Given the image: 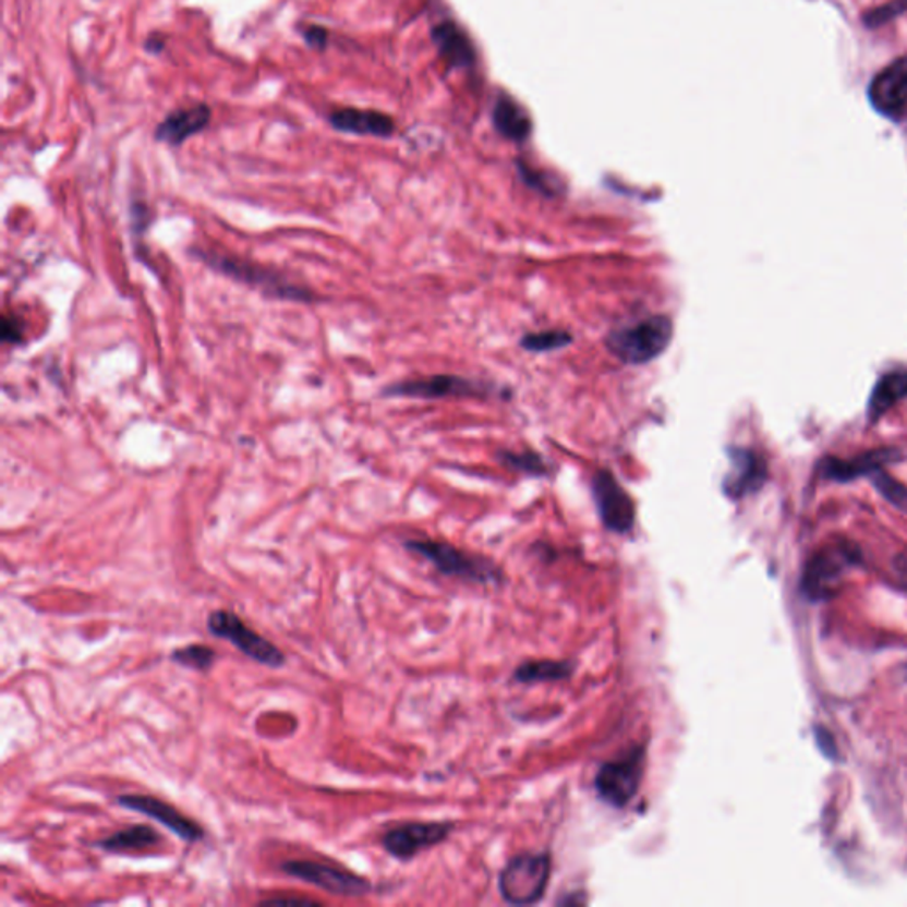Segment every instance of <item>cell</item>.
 I'll list each match as a JSON object with an SVG mask.
<instances>
[{
    "instance_id": "16",
    "label": "cell",
    "mask_w": 907,
    "mask_h": 907,
    "mask_svg": "<svg viewBox=\"0 0 907 907\" xmlns=\"http://www.w3.org/2000/svg\"><path fill=\"white\" fill-rule=\"evenodd\" d=\"M209 121L211 109L208 105L198 104L189 109L174 110L156 126L155 138L169 146H181L195 133L203 132Z\"/></svg>"
},
{
    "instance_id": "28",
    "label": "cell",
    "mask_w": 907,
    "mask_h": 907,
    "mask_svg": "<svg viewBox=\"0 0 907 907\" xmlns=\"http://www.w3.org/2000/svg\"><path fill=\"white\" fill-rule=\"evenodd\" d=\"M907 10V0H893L890 4L883 5V8H879V10L872 11V13L867 14V24L870 27H875V25L886 24L890 20L895 19L898 14L904 13Z\"/></svg>"
},
{
    "instance_id": "31",
    "label": "cell",
    "mask_w": 907,
    "mask_h": 907,
    "mask_svg": "<svg viewBox=\"0 0 907 907\" xmlns=\"http://www.w3.org/2000/svg\"><path fill=\"white\" fill-rule=\"evenodd\" d=\"M818 742L821 750L827 757H836V745L833 742L832 734H827L826 728H818Z\"/></svg>"
},
{
    "instance_id": "25",
    "label": "cell",
    "mask_w": 907,
    "mask_h": 907,
    "mask_svg": "<svg viewBox=\"0 0 907 907\" xmlns=\"http://www.w3.org/2000/svg\"><path fill=\"white\" fill-rule=\"evenodd\" d=\"M170 660L178 663V665L184 666V668L206 672L211 668L213 663L217 660V652L213 651L208 645H203V643H192V645H186V648L172 651Z\"/></svg>"
},
{
    "instance_id": "8",
    "label": "cell",
    "mask_w": 907,
    "mask_h": 907,
    "mask_svg": "<svg viewBox=\"0 0 907 907\" xmlns=\"http://www.w3.org/2000/svg\"><path fill=\"white\" fill-rule=\"evenodd\" d=\"M495 392L493 385L477 379L464 378L458 374H435L427 378L404 379L383 388L385 397H407V399H450V397H489Z\"/></svg>"
},
{
    "instance_id": "30",
    "label": "cell",
    "mask_w": 907,
    "mask_h": 907,
    "mask_svg": "<svg viewBox=\"0 0 907 907\" xmlns=\"http://www.w3.org/2000/svg\"><path fill=\"white\" fill-rule=\"evenodd\" d=\"M300 33H302V38L305 39L309 47L316 48V50H325L326 45H328L330 34H328V28L323 27V25H303V27H300Z\"/></svg>"
},
{
    "instance_id": "10",
    "label": "cell",
    "mask_w": 907,
    "mask_h": 907,
    "mask_svg": "<svg viewBox=\"0 0 907 907\" xmlns=\"http://www.w3.org/2000/svg\"><path fill=\"white\" fill-rule=\"evenodd\" d=\"M454 822H407L382 836L383 849L396 860L408 861L449 838Z\"/></svg>"
},
{
    "instance_id": "2",
    "label": "cell",
    "mask_w": 907,
    "mask_h": 907,
    "mask_svg": "<svg viewBox=\"0 0 907 907\" xmlns=\"http://www.w3.org/2000/svg\"><path fill=\"white\" fill-rule=\"evenodd\" d=\"M197 257L206 265L217 269L218 274L227 275L238 282L246 283L251 288L259 289L263 293L280 300L291 302H312L314 293L300 283L291 282L286 275L275 271L268 266L255 265L252 261L241 259L237 255L223 252L197 251Z\"/></svg>"
},
{
    "instance_id": "12",
    "label": "cell",
    "mask_w": 907,
    "mask_h": 907,
    "mask_svg": "<svg viewBox=\"0 0 907 907\" xmlns=\"http://www.w3.org/2000/svg\"><path fill=\"white\" fill-rule=\"evenodd\" d=\"M856 557L858 553L852 552L850 546L822 549L808 563L803 580L805 591L812 597L833 594L836 583L842 580V575L855 563Z\"/></svg>"
},
{
    "instance_id": "14",
    "label": "cell",
    "mask_w": 907,
    "mask_h": 907,
    "mask_svg": "<svg viewBox=\"0 0 907 907\" xmlns=\"http://www.w3.org/2000/svg\"><path fill=\"white\" fill-rule=\"evenodd\" d=\"M728 461L730 468L722 482V489L727 498L741 500L750 493L761 489L767 470L759 454L745 447H733L728 449Z\"/></svg>"
},
{
    "instance_id": "7",
    "label": "cell",
    "mask_w": 907,
    "mask_h": 907,
    "mask_svg": "<svg viewBox=\"0 0 907 907\" xmlns=\"http://www.w3.org/2000/svg\"><path fill=\"white\" fill-rule=\"evenodd\" d=\"M208 631L215 637L231 642L238 651L261 665L280 668L286 663V656L275 643L249 628L237 614H232L229 609H217L209 614Z\"/></svg>"
},
{
    "instance_id": "18",
    "label": "cell",
    "mask_w": 907,
    "mask_h": 907,
    "mask_svg": "<svg viewBox=\"0 0 907 907\" xmlns=\"http://www.w3.org/2000/svg\"><path fill=\"white\" fill-rule=\"evenodd\" d=\"M160 842V833L156 832L155 827L135 824V826L124 827L121 832L107 836L104 841L96 842V846L113 855H135V852L153 849Z\"/></svg>"
},
{
    "instance_id": "20",
    "label": "cell",
    "mask_w": 907,
    "mask_h": 907,
    "mask_svg": "<svg viewBox=\"0 0 907 907\" xmlns=\"http://www.w3.org/2000/svg\"><path fill=\"white\" fill-rule=\"evenodd\" d=\"M575 672L571 660H530L521 663L512 674L518 685H539V682H560L567 680Z\"/></svg>"
},
{
    "instance_id": "22",
    "label": "cell",
    "mask_w": 907,
    "mask_h": 907,
    "mask_svg": "<svg viewBox=\"0 0 907 907\" xmlns=\"http://www.w3.org/2000/svg\"><path fill=\"white\" fill-rule=\"evenodd\" d=\"M493 123L504 137L512 142H523L524 138H529L530 128H532L527 112L509 98L498 99L495 112H493Z\"/></svg>"
},
{
    "instance_id": "19",
    "label": "cell",
    "mask_w": 907,
    "mask_h": 907,
    "mask_svg": "<svg viewBox=\"0 0 907 907\" xmlns=\"http://www.w3.org/2000/svg\"><path fill=\"white\" fill-rule=\"evenodd\" d=\"M433 39H435L439 53L447 59L450 66L464 68L472 64L473 57H475L472 43L458 25L450 24V22L439 24L433 31Z\"/></svg>"
},
{
    "instance_id": "21",
    "label": "cell",
    "mask_w": 907,
    "mask_h": 907,
    "mask_svg": "<svg viewBox=\"0 0 907 907\" xmlns=\"http://www.w3.org/2000/svg\"><path fill=\"white\" fill-rule=\"evenodd\" d=\"M907 397V371H893L884 374L883 378L875 383L874 390L869 399V419L874 422L883 416L890 408L895 407L898 401Z\"/></svg>"
},
{
    "instance_id": "23",
    "label": "cell",
    "mask_w": 907,
    "mask_h": 907,
    "mask_svg": "<svg viewBox=\"0 0 907 907\" xmlns=\"http://www.w3.org/2000/svg\"><path fill=\"white\" fill-rule=\"evenodd\" d=\"M496 458L504 467L515 470V472L527 473L532 477H548L549 467L546 459L535 450H523V452H515V450H500L496 454Z\"/></svg>"
},
{
    "instance_id": "3",
    "label": "cell",
    "mask_w": 907,
    "mask_h": 907,
    "mask_svg": "<svg viewBox=\"0 0 907 907\" xmlns=\"http://www.w3.org/2000/svg\"><path fill=\"white\" fill-rule=\"evenodd\" d=\"M404 546L433 564L436 571L442 572L444 577L472 581L477 585H500L501 578H504L500 567L492 560L481 555L463 552L449 543L413 539V541H407Z\"/></svg>"
},
{
    "instance_id": "5",
    "label": "cell",
    "mask_w": 907,
    "mask_h": 907,
    "mask_svg": "<svg viewBox=\"0 0 907 907\" xmlns=\"http://www.w3.org/2000/svg\"><path fill=\"white\" fill-rule=\"evenodd\" d=\"M648 748L634 745L614 761L601 764L594 776V789L597 798L612 808L628 807L640 790L645 773Z\"/></svg>"
},
{
    "instance_id": "24",
    "label": "cell",
    "mask_w": 907,
    "mask_h": 907,
    "mask_svg": "<svg viewBox=\"0 0 907 907\" xmlns=\"http://www.w3.org/2000/svg\"><path fill=\"white\" fill-rule=\"evenodd\" d=\"M572 336L567 330L529 331L521 337L520 346L530 353H552V351L564 350L571 344Z\"/></svg>"
},
{
    "instance_id": "27",
    "label": "cell",
    "mask_w": 907,
    "mask_h": 907,
    "mask_svg": "<svg viewBox=\"0 0 907 907\" xmlns=\"http://www.w3.org/2000/svg\"><path fill=\"white\" fill-rule=\"evenodd\" d=\"M520 172L524 183L529 184L530 189L537 190L539 194L546 195V197H555V195H558L557 183L549 181L548 176L530 169V167L523 166V164H520Z\"/></svg>"
},
{
    "instance_id": "11",
    "label": "cell",
    "mask_w": 907,
    "mask_h": 907,
    "mask_svg": "<svg viewBox=\"0 0 907 907\" xmlns=\"http://www.w3.org/2000/svg\"><path fill=\"white\" fill-rule=\"evenodd\" d=\"M118 805H121L132 812L142 813L146 818L155 819L164 826L169 827L170 832L180 836L184 842H197L204 836L203 827L198 826L197 822L186 818L180 810H176L172 805L161 801V799L146 796V794H123L119 796Z\"/></svg>"
},
{
    "instance_id": "6",
    "label": "cell",
    "mask_w": 907,
    "mask_h": 907,
    "mask_svg": "<svg viewBox=\"0 0 907 907\" xmlns=\"http://www.w3.org/2000/svg\"><path fill=\"white\" fill-rule=\"evenodd\" d=\"M591 492L603 527L612 534H631L637 523V506L614 473L600 468L592 475Z\"/></svg>"
},
{
    "instance_id": "1",
    "label": "cell",
    "mask_w": 907,
    "mask_h": 907,
    "mask_svg": "<svg viewBox=\"0 0 907 907\" xmlns=\"http://www.w3.org/2000/svg\"><path fill=\"white\" fill-rule=\"evenodd\" d=\"M674 339V322L666 314H652L640 322L615 328L605 339L606 350L626 365L651 364Z\"/></svg>"
},
{
    "instance_id": "33",
    "label": "cell",
    "mask_w": 907,
    "mask_h": 907,
    "mask_svg": "<svg viewBox=\"0 0 907 907\" xmlns=\"http://www.w3.org/2000/svg\"><path fill=\"white\" fill-rule=\"evenodd\" d=\"M263 904H282V906H286V904H297V906H303V904H305V906H319L322 903H317L314 898L307 897H277L266 898V900H263Z\"/></svg>"
},
{
    "instance_id": "15",
    "label": "cell",
    "mask_w": 907,
    "mask_h": 907,
    "mask_svg": "<svg viewBox=\"0 0 907 907\" xmlns=\"http://www.w3.org/2000/svg\"><path fill=\"white\" fill-rule=\"evenodd\" d=\"M904 452L898 449H875L860 454L852 459L826 458L821 461L822 477L836 482H849L863 475H874L884 467L903 461Z\"/></svg>"
},
{
    "instance_id": "29",
    "label": "cell",
    "mask_w": 907,
    "mask_h": 907,
    "mask_svg": "<svg viewBox=\"0 0 907 907\" xmlns=\"http://www.w3.org/2000/svg\"><path fill=\"white\" fill-rule=\"evenodd\" d=\"M24 323L19 316L8 314L2 316V342L4 344H20L24 340Z\"/></svg>"
},
{
    "instance_id": "17",
    "label": "cell",
    "mask_w": 907,
    "mask_h": 907,
    "mask_svg": "<svg viewBox=\"0 0 907 907\" xmlns=\"http://www.w3.org/2000/svg\"><path fill=\"white\" fill-rule=\"evenodd\" d=\"M331 126L339 132L354 133V135H371V137H390L396 132V123L387 113L378 110H362L346 107L330 113Z\"/></svg>"
},
{
    "instance_id": "9",
    "label": "cell",
    "mask_w": 907,
    "mask_h": 907,
    "mask_svg": "<svg viewBox=\"0 0 907 907\" xmlns=\"http://www.w3.org/2000/svg\"><path fill=\"white\" fill-rule=\"evenodd\" d=\"M280 869L288 875L302 879L305 883L314 884L317 888L339 897H364L373 890V884L368 883L367 879L360 878L350 870L319 861L288 860L280 864Z\"/></svg>"
},
{
    "instance_id": "26",
    "label": "cell",
    "mask_w": 907,
    "mask_h": 907,
    "mask_svg": "<svg viewBox=\"0 0 907 907\" xmlns=\"http://www.w3.org/2000/svg\"><path fill=\"white\" fill-rule=\"evenodd\" d=\"M874 486L878 487V492L886 500L892 501L893 506H897L898 509L907 512V487L904 484L890 477L881 470V472L874 473Z\"/></svg>"
},
{
    "instance_id": "4",
    "label": "cell",
    "mask_w": 907,
    "mask_h": 907,
    "mask_svg": "<svg viewBox=\"0 0 907 907\" xmlns=\"http://www.w3.org/2000/svg\"><path fill=\"white\" fill-rule=\"evenodd\" d=\"M552 875L548 852H521L510 858L501 870L498 888L501 897L512 906H532L544 897Z\"/></svg>"
},
{
    "instance_id": "32",
    "label": "cell",
    "mask_w": 907,
    "mask_h": 907,
    "mask_svg": "<svg viewBox=\"0 0 907 907\" xmlns=\"http://www.w3.org/2000/svg\"><path fill=\"white\" fill-rule=\"evenodd\" d=\"M166 41L167 38L164 34L153 33L152 36L146 39V43H144V48H146L147 52L153 53V56H158V53L164 52Z\"/></svg>"
},
{
    "instance_id": "13",
    "label": "cell",
    "mask_w": 907,
    "mask_h": 907,
    "mask_svg": "<svg viewBox=\"0 0 907 907\" xmlns=\"http://www.w3.org/2000/svg\"><path fill=\"white\" fill-rule=\"evenodd\" d=\"M869 99L881 116L903 118L907 109V57L890 64L870 82Z\"/></svg>"
}]
</instances>
